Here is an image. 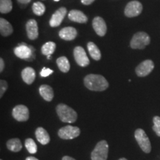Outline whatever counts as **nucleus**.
Here are the masks:
<instances>
[{
    "mask_svg": "<svg viewBox=\"0 0 160 160\" xmlns=\"http://www.w3.org/2000/svg\"><path fill=\"white\" fill-rule=\"evenodd\" d=\"M84 84L88 89L93 91H103L108 88L109 84L103 76L98 74L87 75L84 79Z\"/></svg>",
    "mask_w": 160,
    "mask_h": 160,
    "instance_id": "nucleus-1",
    "label": "nucleus"
},
{
    "mask_svg": "<svg viewBox=\"0 0 160 160\" xmlns=\"http://www.w3.org/2000/svg\"><path fill=\"white\" fill-rule=\"evenodd\" d=\"M57 111L58 117L60 120L63 122L66 123H73L77 121V113L74 110L71 108L69 106L65 104H59L57 106Z\"/></svg>",
    "mask_w": 160,
    "mask_h": 160,
    "instance_id": "nucleus-2",
    "label": "nucleus"
},
{
    "mask_svg": "<svg viewBox=\"0 0 160 160\" xmlns=\"http://www.w3.org/2000/svg\"><path fill=\"white\" fill-rule=\"evenodd\" d=\"M151 42V38L145 32H138L132 37L130 42L131 48L133 49H144Z\"/></svg>",
    "mask_w": 160,
    "mask_h": 160,
    "instance_id": "nucleus-3",
    "label": "nucleus"
},
{
    "mask_svg": "<svg viewBox=\"0 0 160 160\" xmlns=\"http://www.w3.org/2000/svg\"><path fill=\"white\" fill-rule=\"evenodd\" d=\"M108 144L105 140H102L96 145L91 153L92 160H107L108 156Z\"/></svg>",
    "mask_w": 160,
    "mask_h": 160,
    "instance_id": "nucleus-4",
    "label": "nucleus"
},
{
    "mask_svg": "<svg viewBox=\"0 0 160 160\" xmlns=\"http://www.w3.org/2000/svg\"><path fill=\"white\" fill-rule=\"evenodd\" d=\"M134 137L140 148L145 153H149L151 151V144L145 131H143L141 128L137 129L135 131Z\"/></svg>",
    "mask_w": 160,
    "mask_h": 160,
    "instance_id": "nucleus-5",
    "label": "nucleus"
},
{
    "mask_svg": "<svg viewBox=\"0 0 160 160\" xmlns=\"http://www.w3.org/2000/svg\"><path fill=\"white\" fill-rule=\"evenodd\" d=\"M80 132V129L78 127L67 125L59 130L58 135L62 139H73L79 137Z\"/></svg>",
    "mask_w": 160,
    "mask_h": 160,
    "instance_id": "nucleus-6",
    "label": "nucleus"
},
{
    "mask_svg": "<svg viewBox=\"0 0 160 160\" xmlns=\"http://www.w3.org/2000/svg\"><path fill=\"white\" fill-rule=\"evenodd\" d=\"M154 68V63L151 59H146L142 62L136 68V73L138 77H145L149 75Z\"/></svg>",
    "mask_w": 160,
    "mask_h": 160,
    "instance_id": "nucleus-7",
    "label": "nucleus"
},
{
    "mask_svg": "<svg viewBox=\"0 0 160 160\" xmlns=\"http://www.w3.org/2000/svg\"><path fill=\"white\" fill-rule=\"evenodd\" d=\"M142 5L139 1H131L128 3L125 8V15L127 17L132 18L139 16L142 11Z\"/></svg>",
    "mask_w": 160,
    "mask_h": 160,
    "instance_id": "nucleus-8",
    "label": "nucleus"
},
{
    "mask_svg": "<svg viewBox=\"0 0 160 160\" xmlns=\"http://www.w3.org/2000/svg\"><path fill=\"white\" fill-rule=\"evenodd\" d=\"M73 56L76 62L81 67H86L90 64V60L88 57L85 49L82 47L77 46L73 50Z\"/></svg>",
    "mask_w": 160,
    "mask_h": 160,
    "instance_id": "nucleus-9",
    "label": "nucleus"
},
{
    "mask_svg": "<svg viewBox=\"0 0 160 160\" xmlns=\"http://www.w3.org/2000/svg\"><path fill=\"white\" fill-rule=\"evenodd\" d=\"M12 115L16 120L19 122H25L29 119V110L23 105H17L13 108Z\"/></svg>",
    "mask_w": 160,
    "mask_h": 160,
    "instance_id": "nucleus-10",
    "label": "nucleus"
},
{
    "mask_svg": "<svg viewBox=\"0 0 160 160\" xmlns=\"http://www.w3.org/2000/svg\"><path fill=\"white\" fill-rule=\"evenodd\" d=\"M33 51H34V49L32 48L31 47H28V46L23 43L19 44L13 50L15 55L17 57L26 60H28V59H31L32 57Z\"/></svg>",
    "mask_w": 160,
    "mask_h": 160,
    "instance_id": "nucleus-11",
    "label": "nucleus"
},
{
    "mask_svg": "<svg viewBox=\"0 0 160 160\" xmlns=\"http://www.w3.org/2000/svg\"><path fill=\"white\" fill-rule=\"evenodd\" d=\"M66 14H67V9L64 7L60 8L57 11H55V13L52 15L49 22L51 27L55 28L61 25Z\"/></svg>",
    "mask_w": 160,
    "mask_h": 160,
    "instance_id": "nucleus-12",
    "label": "nucleus"
},
{
    "mask_svg": "<svg viewBox=\"0 0 160 160\" xmlns=\"http://www.w3.org/2000/svg\"><path fill=\"white\" fill-rule=\"evenodd\" d=\"M92 25H93V29L97 35L100 37H104L105 35L106 32H107V26H106L105 20L102 18L100 17H95L93 20Z\"/></svg>",
    "mask_w": 160,
    "mask_h": 160,
    "instance_id": "nucleus-13",
    "label": "nucleus"
},
{
    "mask_svg": "<svg viewBox=\"0 0 160 160\" xmlns=\"http://www.w3.org/2000/svg\"><path fill=\"white\" fill-rule=\"evenodd\" d=\"M26 31H27L28 37L30 39L34 40L37 39L39 36V30L38 25L35 19H30L26 23Z\"/></svg>",
    "mask_w": 160,
    "mask_h": 160,
    "instance_id": "nucleus-14",
    "label": "nucleus"
},
{
    "mask_svg": "<svg viewBox=\"0 0 160 160\" xmlns=\"http://www.w3.org/2000/svg\"><path fill=\"white\" fill-rule=\"evenodd\" d=\"M59 36L61 39L66 41H71L77 37V31L73 27H66L59 31Z\"/></svg>",
    "mask_w": 160,
    "mask_h": 160,
    "instance_id": "nucleus-15",
    "label": "nucleus"
},
{
    "mask_svg": "<svg viewBox=\"0 0 160 160\" xmlns=\"http://www.w3.org/2000/svg\"><path fill=\"white\" fill-rule=\"evenodd\" d=\"M68 19L78 23H85L88 21V17L85 13L78 10H71L68 13Z\"/></svg>",
    "mask_w": 160,
    "mask_h": 160,
    "instance_id": "nucleus-16",
    "label": "nucleus"
},
{
    "mask_svg": "<svg viewBox=\"0 0 160 160\" xmlns=\"http://www.w3.org/2000/svg\"><path fill=\"white\" fill-rule=\"evenodd\" d=\"M22 78L26 84L31 85L34 82L36 78V72L34 69L31 67L25 68L22 71Z\"/></svg>",
    "mask_w": 160,
    "mask_h": 160,
    "instance_id": "nucleus-17",
    "label": "nucleus"
},
{
    "mask_svg": "<svg viewBox=\"0 0 160 160\" xmlns=\"http://www.w3.org/2000/svg\"><path fill=\"white\" fill-rule=\"evenodd\" d=\"M39 93L41 97L43 98L45 101L51 102L54 97L53 90L51 86L48 85H42L39 87Z\"/></svg>",
    "mask_w": 160,
    "mask_h": 160,
    "instance_id": "nucleus-18",
    "label": "nucleus"
},
{
    "mask_svg": "<svg viewBox=\"0 0 160 160\" xmlns=\"http://www.w3.org/2000/svg\"><path fill=\"white\" fill-rule=\"evenodd\" d=\"M36 138L38 140V142L42 144V145H47L50 142V136L45 129L43 128L39 127L36 130L35 132Z\"/></svg>",
    "mask_w": 160,
    "mask_h": 160,
    "instance_id": "nucleus-19",
    "label": "nucleus"
},
{
    "mask_svg": "<svg viewBox=\"0 0 160 160\" xmlns=\"http://www.w3.org/2000/svg\"><path fill=\"white\" fill-rule=\"evenodd\" d=\"M13 29L11 23L7 20L1 18L0 19V33L3 37H8L13 33Z\"/></svg>",
    "mask_w": 160,
    "mask_h": 160,
    "instance_id": "nucleus-20",
    "label": "nucleus"
},
{
    "mask_svg": "<svg viewBox=\"0 0 160 160\" xmlns=\"http://www.w3.org/2000/svg\"><path fill=\"white\" fill-rule=\"evenodd\" d=\"M87 47L92 59L97 60V61L100 60L102 57L101 52H100V50L99 49V48L97 47V45H96L95 43L92 42H90L88 43Z\"/></svg>",
    "mask_w": 160,
    "mask_h": 160,
    "instance_id": "nucleus-21",
    "label": "nucleus"
},
{
    "mask_svg": "<svg viewBox=\"0 0 160 160\" xmlns=\"http://www.w3.org/2000/svg\"><path fill=\"white\" fill-rule=\"evenodd\" d=\"M7 148L10 151L13 152H19L22 148V142L19 139L14 138V139H11L8 141Z\"/></svg>",
    "mask_w": 160,
    "mask_h": 160,
    "instance_id": "nucleus-22",
    "label": "nucleus"
},
{
    "mask_svg": "<svg viewBox=\"0 0 160 160\" xmlns=\"http://www.w3.org/2000/svg\"><path fill=\"white\" fill-rule=\"evenodd\" d=\"M57 64L59 69L63 73H67L70 70V62L67 57H61L57 59Z\"/></svg>",
    "mask_w": 160,
    "mask_h": 160,
    "instance_id": "nucleus-23",
    "label": "nucleus"
},
{
    "mask_svg": "<svg viewBox=\"0 0 160 160\" xmlns=\"http://www.w3.org/2000/svg\"><path fill=\"white\" fill-rule=\"evenodd\" d=\"M56 47H57V45H56V44L53 42H48L44 44L42 47V53L45 56H50L53 54V52L55 51Z\"/></svg>",
    "mask_w": 160,
    "mask_h": 160,
    "instance_id": "nucleus-24",
    "label": "nucleus"
},
{
    "mask_svg": "<svg viewBox=\"0 0 160 160\" xmlns=\"http://www.w3.org/2000/svg\"><path fill=\"white\" fill-rule=\"evenodd\" d=\"M13 8L11 0H0V12L2 13H8Z\"/></svg>",
    "mask_w": 160,
    "mask_h": 160,
    "instance_id": "nucleus-25",
    "label": "nucleus"
},
{
    "mask_svg": "<svg viewBox=\"0 0 160 160\" xmlns=\"http://www.w3.org/2000/svg\"><path fill=\"white\" fill-rule=\"evenodd\" d=\"M32 10H33V12L36 15L42 16L45 12V6L43 3L40 2H37L33 4Z\"/></svg>",
    "mask_w": 160,
    "mask_h": 160,
    "instance_id": "nucleus-26",
    "label": "nucleus"
},
{
    "mask_svg": "<svg viewBox=\"0 0 160 160\" xmlns=\"http://www.w3.org/2000/svg\"><path fill=\"white\" fill-rule=\"evenodd\" d=\"M25 147L28 151L31 154H34L37 152V144L33 141V139H31V138H28L25 140Z\"/></svg>",
    "mask_w": 160,
    "mask_h": 160,
    "instance_id": "nucleus-27",
    "label": "nucleus"
},
{
    "mask_svg": "<svg viewBox=\"0 0 160 160\" xmlns=\"http://www.w3.org/2000/svg\"><path fill=\"white\" fill-rule=\"evenodd\" d=\"M153 130L155 132L156 134L158 137H160V117L158 116L153 117Z\"/></svg>",
    "mask_w": 160,
    "mask_h": 160,
    "instance_id": "nucleus-28",
    "label": "nucleus"
},
{
    "mask_svg": "<svg viewBox=\"0 0 160 160\" xmlns=\"http://www.w3.org/2000/svg\"><path fill=\"white\" fill-rule=\"evenodd\" d=\"M8 87V85L7 82H6L5 80L2 79L1 81H0V97L1 98L2 97L4 93H5V91H7Z\"/></svg>",
    "mask_w": 160,
    "mask_h": 160,
    "instance_id": "nucleus-29",
    "label": "nucleus"
},
{
    "mask_svg": "<svg viewBox=\"0 0 160 160\" xmlns=\"http://www.w3.org/2000/svg\"><path fill=\"white\" fill-rule=\"evenodd\" d=\"M53 70L47 68H43L42 70L40 72V75H41L42 77H48L49 75H51V73H53Z\"/></svg>",
    "mask_w": 160,
    "mask_h": 160,
    "instance_id": "nucleus-30",
    "label": "nucleus"
},
{
    "mask_svg": "<svg viewBox=\"0 0 160 160\" xmlns=\"http://www.w3.org/2000/svg\"><path fill=\"white\" fill-rule=\"evenodd\" d=\"M95 0H81L82 3L84 4V5H91L94 2Z\"/></svg>",
    "mask_w": 160,
    "mask_h": 160,
    "instance_id": "nucleus-31",
    "label": "nucleus"
},
{
    "mask_svg": "<svg viewBox=\"0 0 160 160\" xmlns=\"http://www.w3.org/2000/svg\"><path fill=\"white\" fill-rule=\"evenodd\" d=\"M5 68V62H4L3 59H0V72H2Z\"/></svg>",
    "mask_w": 160,
    "mask_h": 160,
    "instance_id": "nucleus-32",
    "label": "nucleus"
},
{
    "mask_svg": "<svg viewBox=\"0 0 160 160\" xmlns=\"http://www.w3.org/2000/svg\"><path fill=\"white\" fill-rule=\"evenodd\" d=\"M18 2H19L20 4H22V5H26V4H28L29 2H31V0H17Z\"/></svg>",
    "mask_w": 160,
    "mask_h": 160,
    "instance_id": "nucleus-33",
    "label": "nucleus"
},
{
    "mask_svg": "<svg viewBox=\"0 0 160 160\" xmlns=\"http://www.w3.org/2000/svg\"><path fill=\"white\" fill-rule=\"evenodd\" d=\"M62 160H76L75 159H73V158H72L71 157H68V156H65L62 158Z\"/></svg>",
    "mask_w": 160,
    "mask_h": 160,
    "instance_id": "nucleus-34",
    "label": "nucleus"
},
{
    "mask_svg": "<svg viewBox=\"0 0 160 160\" xmlns=\"http://www.w3.org/2000/svg\"><path fill=\"white\" fill-rule=\"evenodd\" d=\"M25 160H39V159H37V158L34 157H28L26 158Z\"/></svg>",
    "mask_w": 160,
    "mask_h": 160,
    "instance_id": "nucleus-35",
    "label": "nucleus"
},
{
    "mask_svg": "<svg viewBox=\"0 0 160 160\" xmlns=\"http://www.w3.org/2000/svg\"><path fill=\"white\" fill-rule=\"evenodd\" d=\"M119 160H128V159H125V158H121V159H119Z\"/></svg>",
    "mask_w": 160,
    "mask_h": 160,
    "instance_id": "nucleus-36",
    "label": "nucleus"
},
{
    "mask_svg": "<svg viewBox=\"0 0 160 160\" xmlns=\"http://www.w3.org/2000/svg\"><path fill=\"white\" fill-rule=\"evenodd\" d=\"M54 1H55V2H59V0H54Z\"/></svg>",
    "mask_w": 160,
    "mask_h": 160,
    "instance_id": "nucleus-37",
    "label": "nucleus"
},
{
    "mask_svg": "<svg viewBox=\"0 0 160 160\" xmlns=\"http://www.w3.org/2000/svg\"><path fill=\"white\" fill-rule=\"evenodd\" d=\"M1 160H2V159H1Z\"/></svg>",
    "mask_w": 160,
    "mask_h": 160,
    "instance_id": "nucleus-38",
    "label": "nucleus"
}]
</instances>
